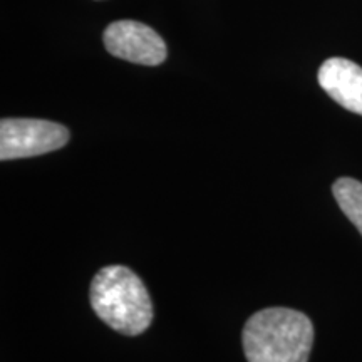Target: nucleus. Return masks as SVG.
Segmentation results:
<instances>
[{"label": "nucleus", "instance_id": "nucleus-4", "mask_svg": "<svg viewBox=\"0 0 362 362\" xmlns=\"http://www.w3.org/2000/svg\"><path fill=\"white\" fill-rule=\"evenodd\" d=\"M104 47L111 56L143 66H158L166 59V44L151 27L134 21H117L104 30Z\"/></svg>", "mask_w": 362, "mask_h": 362}, {"label": "nucleus", "instance_id": "nucleus-2", "mask_svg": "<svg viewBox=\"0 0 362 362\" xmlns=\"http://www.w3.org/2000/svg\"><path fill=\"white\" fill-rule=\"evenodd\" d=\"M89 300L99 319L123 336H139L151 325V297L128 267L110 265L99 270L90 282Z\"/></svg>", "mask_w": 362, "mask_h": 362}, {"label": "nucleus", "instance_id": "nucleus-5", "mask_svg": "<svg viewBox=\"0 0 362 362\" xmlns=\"http://www.w3.org/2000/svg\"><path fill=\"white\" fill-rule=\"evenodd\" d=\"M319 84L334 101L362 116V67L344 57H330L320 66Z\"/></svg>", "mask_w": 362, "mask_h": 362}, {"label": "nucleus", "instance_id": "nucleus-3", "mask_svg": "<svg viewBox=\"0 0 362 362\" xmlns=\"http://www.w3.org/2000/svg\"><path fill=\"white\" fill-rule=\"evenodd\" d=\"M69 141L66 126L45 119L8 117L0 123V160H21L64 148Z\"/></svg>", "mask_w": 362, "mask_h": 362}, {"label": "nucleus", "instance_id": "nucleus-1", "mask_svg": "<svg viewBox=\"0 0 362 362\" xmlns=\"http://www.w3.org/2000/svg\"><path fill=\"white\" fill-rule=\"evenodd\" d=\"M242 337L248 362H307L314 325L302 312L272 307L247 320Z\"/></svg>", "mask_w": 362, "mask_h": 362}, {"label": "nucleus", "instance_id": "nucleus-6", "mask_svg": "<svg viewBox=\"0 0 362 362\" xmlns=\"http://www.w3.org/2000/svg\"><path fill=\"white\" fill-rule=\"evenodd\" d=\"M337 205L362 235V183L354 178H339L332 187Z\"/></svg>", "mask_w": 362, "mask_h": 362}]
</instances>
